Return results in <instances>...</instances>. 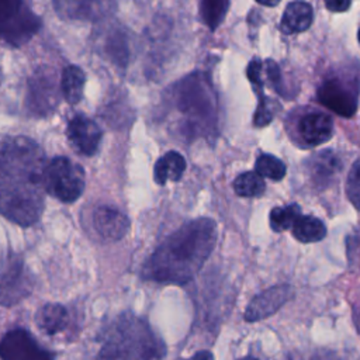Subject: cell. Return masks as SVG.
Listing matches in <instances>:
<instances>
[{
  "mask_svg": "<svg viewBox=\"0 0 360 360\" xmlns=\"http://www.w3.org/2000/svg\"><path fill=\"white\" fill-rule=\"evenodd\" d=\"M42 148L27 136L0 141V215L21 226L34 225L44 211Z\"/></svg>",
  "mask_w": 360,
  "mask_h": 360,
  "instance_id": "6da1fadb",
  "label": "cell"
},
{
  "mask_svg": "<svg viewBox=\"0 0 360 360\" xmlns=\"http://www.w3.org/2000/svg\"><path fill=\"white\" fill-rule=\"evenodd\" d=\"M217 243V224L195 218L170 233L143 264L142 276L159 284L181 285L201 270Z\"/></svg>",
  "mask_w": 360,
  "mask_h": 360,
  "instance_id": "7a4b0ae2",
  "label": "cell"
},
{
  "mask_svg": "<svg viewBox=\"0 0 360 360\" xmlns=\"http://www.w3.org/2000/svg\"><path fill=\"white\" fill-rule=\"evenodd\" d=\"M100 349L94 360H163L167 347L149 322L132 312H121L98 332Z\"/></svg>",
  "mask_w": 360,
  "mask_h": 360,
  "instance_id": "3957f363",
  "label": "cell"
},
{
  "mask_svg": "<svg viewBox=\"0 0 360 360\" xmlns=\"http://www.w3.org/2000/svg\"><path fill=\"white\" fill-rule=\"evenodd\" d=\"M167 104L180 117L181 132L190 138L217 134L218 104L210 79L193 73L167 89Z\"/></svg>",
  "mask_w": 360,
  "mask_h": 360,
  "instance_id": "277c9868",
  "label": "cell"
},
{
  "mask_svg": "<svg viewBox=\"0 0 360 360\" xmlns=\"http://www.w3.org/2000/svg\"><path fill=\"white\" fill-rule=\"evenodd\" d=\"M86 174L79 163L66 156H56L44 170V190L62 202L76 201L84 191Z\"/></svg>",
  "mask_w": 360,
  "mask_h": 360,
  "instance_id": "5b68a950",
  "label": "cell"
},
{
  "mask_svg": "<svg viewBox=\"0 0 360 360\" xmlns=\"http://www.w3.org/2000/svg\"><path fill=\"white\" fill-rule=\"evenodd\" d=\"M41 28V18L18 0H0V42L11 46L27 44Z\"/></svg>",
  "mask_w": 360,
  "mask_h": 360,
  "instance_id": "8992f818",
  "label": "cell"
},
{
  "mask_svg": "<svg viewBox=\"0 0 360 360\" xmlns=\"http://www.w3.org/2000/svg\"><path fill=\"white\" fill-rule=\"evenodd\" d=\"M34 287V277L24 260L8 253L0 264V305L13 307L27 298Z\"/></svg>",
  "mask_w": 360,
  "mask_h": 360,
  "instance_id": "52a82bcc",
  "label": "cell"
},
{
  "mask_svg": "<svg viewBox=\"0 0 360 360\" xmlns=\"http://www.w3.org/2000/svg\"><path fill=\"white\" fill-rule=\"evenodd\" d=\"M58 104L59 90L55 70L49 66L35 69L27 82V110L35 117H46L55 111Z\"/></svg>",
  "mask_w": 360,
  "mask_h": 360,
  "instance_id": "ba28073f",
  "label": "cell"
},
{
  "mask_svg": "<svg viewBox=\"0 0 360 360\" xmlns=\"http://www.w3.org/2000/svg\"><path fill=\"white\" fill-rule=\"evenodd\" d=\"M0 360H55V353L41 346L28 330L17 328L0 339Z\"/></svg>",
  "mask_w": 360,
  "mask_h": 360,
  "instance_id": "9c48e42d",
  "label": "cell"
},
{
  "mask_svg": "<svg viewBox=\"0 0 360 360\" xmlns=\"http://www.w3.org/2000/svg\"><path fill=\"white\" fill-rule=\"evenodd\" d=\"M294 297V290L290 284H276L266 288L252 298L248 304L243 319L246 322H259L274 315Z\"/></svg>",
  "mask_w": 360,
  "mask_h": 360,
  "instance_id": "30bf717a",
  "label": "cell"
},
{
  "mask_svg": "<svg viewBox=\"0 0 360 360\" xmlns=\"http://www.w3.org/2000/svg\"><path fill=\"white\" fill-rule=\"evenodd\" d=\"M66 135L75 150L84 156H93L98 150L103 136L100 127L80 112L69 120Z\"/></svg>",
  "mask_w": 360,
  "mask_h": 360,
  "instance_id": "8fae6325",
  "label": "cell"
},
{
  "mask_svg": "<svg viewBox=\"0 0 360 360\" xmlns=\"http://www.w3.org/2000/svg\"><path fill=\"white\" fill-rule=\"evenodd\" d=\"M318 100L322 105L340 117H352L357 110L356 91L339 79H326L318 89Z\"/></svg>",
  "mask_w": 360,
  "mask_h": 360,
  "instance_id": "7c38bea8",
  "label": "cell"
},
{
  "mask_svg": "<svg viewBox=\"0 0 360 360\" xmlns=\"http://www.w3.org/2000/svg\"><path fill=\"white\" fill-rule=\"evenodd\" d=\"M93 224L98 235L108 242L122 239L129 231L128 217L108 205H100L94 210Z\"/></svg>",
  "mask_w": 360,
  "mask_h": 360,
  "instance_id": "4fadbf2b",
  "label": "cell"
},
{
  "mask_svg": "<svg viewBox=\"0 0 360 360\" xmlns=\"http://www.w3.org/2000/svg\"><path fill=\"white\" fill-rule=\"evenodd\" d=\"M115 4L111 1H83V0H60L53 7L58 14L69 20H98L111 13Z\"/></svg>",
  "mask_w": 360,
  "mask_h": 360,
  "instance_id": "5bb4252c",
  "label": "cell"
},
{
  "mask_svg": "<svg viewBox=\"0 0 360 360\" xmlns=\"http://www.w3.org/2000/svg\"><path fill=\"white\" fill-rule=\"evenodd\" d=\"M298 131L307 145L316 146L332 138L333 121L330 115L325 112H308L300 120Z\"/></svg>",
  "mask_w": 360,
  "mask_h": 360,
  "instance_id": "9a60e30c",
  "label": "cell"
},
{
  "mask_svg": "<svg viewBox=\"0 0 360 360\" xmlns=\"http://www.w3.org/2000/svg\"><path fill=\"white\" fill-rule=\"evenodd\" d=\"M342 159L330 149H323L309 158L307 170L311 179L321 187L328 186L342 170Z\"/></svg>",
  "mask_w": 360,
  "mask_h": 360,
  "instance_id": "2e32d148",
  "label": "cell"
},
{
  "mask_svg": "<svg viewBox=\"0 0 360 360\" xmlns=\"http://www.w3.org/2000/svg\"><path fill=\"white\" fill-rule=\"evenodd\" d=\"M37 326L48 336H55L68 329L70 322L69 311L65 305L48 302L42 305L35 315Z\"/></svg>",
  "mask_w": 360,
  "mask_h": 360,
  "instance_id": "e0dca14e",
  "label": "cell"
},
{
  "mask_svg": "<svg viewBox=\"0 0 360 360\" xmlns=\"http://www.w3.org/2000/svg\"><path fill=\"white\" fill-rule=\"evenodd\" d=\"M314 20L312 6L307 1H291L287 4L283 18L281 28L284 32L297 34L307 31Z\"/></svg>",
  "mask_w": 360,
  "mask_h": 360,
  "instance_id": "ac0fdd59",
  "label": "cell"
},
{
  "mask_svg": "<svg viewBox=\"0 0 360 360\" xmlns=\"http://www.w3.org/2000/svg\"><path fill=\"white\" fill-rule=\"evenodd\" d=\"M186 170V159L176 150L166 152L156 160L153 167V179L158 184L163 186L167 181H179Z\"/></svg>",
  "mask_w": 360,
  "mask_h": 360,
  "instance_id": "d6986e66",
  "label": "cell"
},
{
  "mask_svg": "<svg viewBox=\"0 0 360 360\" xmlns=\"http://www.w3.org/2000/svg\"><path fill=\"white\" fill-rule=\"evenodd\" d=\"M86 75L82 68L69 65L63 69L60 77V91L69 104H77L83 97Z\"/></svg>",
  "mask_w": 360,
  "mask_h": 360,
  "instance_id": "ffe728a7",
  "label": "cell"
},
{
  "mask_svg": "<svg viewBox=\"0 0 360 360\" xmlns=\"http://www.w3.org/2000/svg\"><path fill=\"white\" fill-rule=\"evenodd\" d=\"M291 229L294 238L302 243L319 242L326 236L325 224L314 215H300Z\"/></svg>",
  "mask_w": 360,
  "mask_h": 360,
  "instance_id": "44dd1931",
  "label": "cell"
},
{
  "mask_svg": "<svg viewBox=\"0 0 360 360\" xmlns=\"http://www.w3.org/2000/svg\"><path fill=\"white\" fill-rule=\"evenodd\" d=\"M300 215H301V208L297 202H291L284 207H274L269 215L270 228L274 232H283V231L291 229Z\"/></svg>",
  "mask_w": 360,
  "mask_h": 360,
  "instance_id": "7402d4cb",
  "label": "cell"
},
{
  "mask_svg": "<svg viewBox=\"0 0 360 360\" xmlns=\"http://www.w3.org/2000/svg\"><path fill=\"white\" fill-rule=\"evenodd\" d=\"M232 186L239 197H259L266 190L264 180L255 172H243L238 174Z\"/></svg>",
  "mask_w": 360,
  "mask_h": 360,
  "instance_id": "603a6c76",
  "label": "cell"
},
{
  "mask_svg": "<svg viewBox=\"0 0 360 360\" xmlns=\"http://www.w3.org/2000/svg\"><path fill=\"white\" fill-rule=\"evenodd\" d=\"M229 8V1L224 0H204L200 3V15L205 25L214 31L222 22L226 11Z\"/></svg>",
  "mask_w": 360,
  "mask_h": 360,
  "instance_id": "cb8c5ba5",
  "label": "cell"
},
{
  "mask_svg": "<svg viewBox=\"0 0 360 360\" xmlns=\"http://www.w3.org/2000/svg\"><path fill=\"white\" fill-rule=\"evenodd\" d=\"M255 173H257L262 179L267 177L274 181H280L285 176V165L278 158L263 153L255 162Z\"/></svg>",
  "mask_w": 360,
  "mask_h": 360,
  "instance_id": "d4e9b609",
  "label": "cell"
},
{
  "mask_svg": "<svg viewBox=\"0 0 360 360\" xmlns=\"http://www.w3.org/2000/svg\"><path fill=\"white\" fill-rule=\"evenodd\" d=\"M104 48L114 63H117L120 66L127 65L128 49H127V41H125V37L122 32H117V31L110 32V35L105 39Z\"/></svg>",
  "mask_w": 360,
  "mask_h": 360,
  "instance_id": "484cf974",
  "label": "cell"
},
{
  "mask_svg": "<svg viewBox=\"0 0 360 360\" xmlns=\"http://www.w3.org/2000/svg\"><path fill=\"white\" fill-rule=\"evenodd\" d=\"M359 159L354 160L349 176H347V181H346V193L349 200L352 201V204L357 208L359 207V200H360V177H359Z\"/></svg>",
  "mask_w": 360,
  "mask_h": 360,
  "instance_id": "4316f807",
  "label": "cell"
},
{
  "mask_svg": "<svg viewBox=\"0 0 360 360\" xmlns=\"http://www.w3.org/2000/svg\"><path fill=\"white\" fill-rule=\"evenodd\" d=\"M352 6L347 0H328L325 1V7L333 13H343Z\"/></svg>",
  "mask_w": 360,
  "mask_h": 360,
  "instance_id": "83f0119b",
  "label": "cell"
},
{
  "mask_svg": "<svg viewBox=\"0 0 360 360\" xmlns=\"http://www.w3.org/2000/svg\"><path fill=\"white\" fill-rule=\"evenodd\" d=\"M308 360H343V359L340 356H338L336 352L322 350V352H315L314 354H311Z\"/></svg>",
  "mask_w": 360,
  "mask_h": 360,
  "instance_id": "f1b7e54d",
  "label": "cell"
},
{
  "mask_svg": "<svg viewBox=\"0 0 360 360\" xmlns=\"http://www.w3.org/2000/svg\"><path fill=\"white\" fill-rule=\"evenodd\" d=\"M183 360H215V357H214L211 350L202 349V350H197L191 357L183 359Z\"/></svg>",
  "mask_w": 360,
  "mask_h": 360,
  "instance_id": "f546056e",
  "label": "cell"
},
{
  "mask_svg": "<svg viewBox=\"0 0 360 360\" xmlns=\"http://www.w3.org/2000/svg\"><path fill=\"white\" fill-rule=\"evenodd\" d=\"M260 6H266V7H274L278 4V1H259Z\"/></svg>",
  "mask_w": 360,
  "mask_h": 360,
  "instance_id": "4dcf8cb0",
  "label": "cell"
},
{
  "mask_svg": "<svg viewBox=\"0 0 360 360\" xmlns=\"http://www.w3.org/2000/svg\"><path fill=\"white\" fill-rule=\"evenodd\" d=\"M236 360H259V359L255 357V356H243V357H239Z\"/></svg>",
  "mask_w": 360,
  "mask_h": 360,
  "instance_id": "1f68e13d",
  "label": "cell"
},
{
  "mask_svg": "<svg viewBox=\"0 0 360 360\" xmlns=\"http://www.w3.org/2000/svg\"><path fill=\"white\" fill-rule=\"evenodd\" d=\"M0 82H1V68H0Z\"/></svg>",
  "mask_w": 360,
  "mask_h": 360,
  "instance_id": "d6a6232c",
  "label": "cell"
}]
</instances>
